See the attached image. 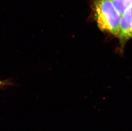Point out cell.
<instances>
[{"label": "cell", "instance_id": "obj_1", "mask_svg": "<svg viewBox=\"0 0 132 131\" xmlns=\"http://www.w3.org/2000/svg\"><path fill=\"white\" fill-rule=\"evenodd\" d=\"M93 10L100 30L119 35L121 15L115 9L111 0H95Z\"/></svg>", "mask_w": 132, "mask_h": 131}, {"label": "cell", "instance_id": "obj_2", "mask_svg": "<svg viewBox=\"0 0 132 131\" xmlns=\"http://www.w3.org/2000/svg\"><path fill=\"white\" fill-rule=\"evenodd\" d=\"M121 43H125L132 37V4L121 15L120 32L118 35Z\"/></svg>", "mask_w": 132, "mask_h": 131}, {"label": "cell", "instance_id": "obj_4", "mask_svg": "<svg viewBox=\"0 0 132 131\" xmlns=\"http://www.w3.org/2000/svg\"><path fill=\"white\" fill-rule=\"evenodd\" d=\"M15 84L10 80H0V89H4L6 87L10 86L15 85Z\"/></svg>", "mask_w": 132, "mask_h": 131}, {"label": "cell", "instance_id": "obj_3", "mask_svg": "<svg viewBox=\"0 0 132 131\" xmlns=\"http://www.w3.org/2000/svg\"><path fill=\"white\" fill-rule=\"evenodd\" d=\"M111 1L121 15L132 4V0H111Z\"/></svg>", "mask_w": 132, "mask_h": 131}]
</instances>
